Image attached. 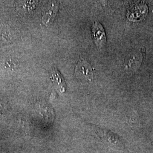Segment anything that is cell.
I'll use <instances>...</instances> for the list:
<instances>
[{
    "mask_svg": "<svg viewBox=\"0 0 153 153\" xmlns=\"http://www.w3.org/2000/svg\"><path fill=\"white\" fill-rule=\"evenodd\" d=\"M77 78L85 81H91L93 78V71L91 66L86 61H81L76 68Z\"/></svg>",
    "mask_w": 153,
    "mask_h": 153,
    "instance_id": "obj_1",
    "label": "cell"
},
{
    "mask_svg": "<svg viewBox=\"0 0 153 153\" xmlns=\"http://www.w3.org/2000/svg\"><path fill=\"white\" fill-rule=\"evenodd\" d=\"M92 34L95 45L102 48L106 43V36L104 28L98 22H95L92 26Z\"/></svg>",
    "mask_w": 153,
    "mask_h": 153,
    "instance_id": "obj_2",
    "label": "cell"
},
{
    "mask_svg": "<svg viewBox=\"0 0 153 153\" xmlns=\"http://www.w3.org/2000/svg\"><path fill=\"white\" fill-rule=\"evenodd\" d=\"M51 79L56 87L60 89L61 92L65 91L66 85L65 81L61 76V74L56 69H53L51 71Z\"/></svg>",
    "mask_w": 153,
    "mask_h": 153,
    "instance_id": "obj_3",
    "label": "cell"
},
{
    "mask_svg": "<svg viewBox=\"0 0 153 153\" xmlns=\"http://www.w3.org/2000/svg\"><path fill=\"white\" fill-rule=\"evenodd\" d=\"M57 9H58V7L56 5V4H53V6H52L51 9L49 10L48 12L43 17V22L44 23H48L50 22V21H53V18L52 17V16L55 17L56 13H57Z\"/></svg>",
    "mask_w": 153,
    "mask_h": 153,
    "instance_id": "obj_4",
    "label": "cell"
},
{
    "mask_svg": "<svg viewBox=\"0 0 153 153\" xmlns=\"http://www.w3.org/2000/svg\"><path fill=\"white\" fill-rule=\"evenodd\" d=\"M13 33H11L10 30H4L1 33V40H0V44H5L6 42H10L9 41V40L7 39V36L9 37H11L13 38V35H12Z\"/></svg>",
    "mask_w": 153,
    "mask_h": 153,
    "instance_id": "obj_5",
    "label": "cell"
}]
</instances>
